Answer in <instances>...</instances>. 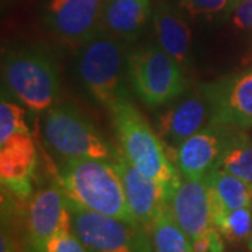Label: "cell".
Here are the masks:
<instances>
[{"mask_svg": "<svg viewBox=\"0 0 252 252\" xmlns=\"http://www.w3.org/2000/svg\"><path fill=\"white\" fill-rule=\"evenodd\" d=\"M3 81L27 108L48 111L59 94L58 72L51 58L39 49H16L3 56Z\"/></svg>", "mask_w": 252, "mask_h": 252, "instance_id": "5", "label": "cell"}, {"mask_svg": "<svg viewBox=\"0 0 252 252\" xmlns=\"http://www.w3.org/2000/svg\"><path fill=\"white\" fill-rule=\"evenodd\" d=\"M152 20L157 45L181 64H185L192 45V31L185 18L172 6L160 3L153 10Z\"/></svg>", "mask_w": 252, "mask_h": 252, "instance_id": "17", "label": "cell"}, {"mask_svg": "<svg viewBox=\"0 0 252 252\" xmlns=\"http://www.w3.org/2000/svg\"><path fill=\"white\" fill-rule=\"evenodd\" d=\"M230 23L238 31L252 32V0H240L230 17ZM247 61H252V54Z\"/></svg>", "mask_w": 252, "mask_h": 252, "instance_id": "26", "label": "cell"}, {"mask_svg": "<svg viewBox=\"0 0 252 252\" xmlns=\"http://www.w3.org/2000/svg\"><path fill=\"white\" fill-rule=\"evenodd\" d=\"M234 129L209 124L174 150V161L181 175L188 180H205L219 167L225 144Z\"/></svg>", "mask_w": 252, "mask_h": 252, "instance_id": "10", "label": "cell"}, {"mask_svg": "<svg viewBox=\"0 0 252 252\" xmlns=\"http://www.w3.org/2000/svg\"><path fill=\"white\" fill-rule=\"evenodd\" d=\"M23 132H30L26 124V112L17 104L7 101L4 95L0 104V142Z\"/></svg>", "mask_w": 252, "mask_h": 252, "instance_id": "23", "label": "cell"}, {"mask_svg": "<svg viewBox=\"0 0 252 252\" xmlns=\"http://www.w3.org/2000/svg\"><path fill=\"white\" fill-rule=\"evenodd\" d=\"M210 107V122L248 130L252 127V66L199 86Z\"/></svg>", "mask_w": 252, "mask_h": 252, "instance_id": "8", "label": "cell"}, {"mask_svg": "<svg viewBox=\"0 0 252 252\" xmlns=\"http://www.w3.org/2000/svg\"><path fill=\"white\" fill-rule=\"evenodd\" d=\"M0 252H13L10 240L6 237L4 231H1V237H0Z\"/></svg>", "mask_w": 252, "mask_h": 252, "instance_id": "27", "label": "cell"}, {"mask_svg": "<svg viewBox=\"0 0 252 252\" xmlns=\"http://www.w3.org/2000/svg\"><path fill=\"white\" fill-rule=\"evenodd\" d=\"M42 130L46 143L64 160H114L117 157L118 152L112 150L90 121L72 105L61 104L48 109Z\"/></svg>", "mask_w": 252, "mask_h": 252, "instance_id": "6", "label": "cell"}, {"mask_svg": "<svg viewBox=\"0 0 252 252\" xmlns=\"http://www.w3.org/2000/svg\"><path fill=\"white\" fill-rule=\"evenodd\" d=\"M213 227L230 244L247 245L252 251V206L225 210L215 217Z\"/></svg>", "mask_w": 252, "mask_h": 252, "instance_id": "21", "label": "cell"}, {"mask_svg": "<svg viewBox=\"0 0 252 252\" xmlns=\"http://www.w3.org/2000/svg\"><path fill=\"white\" fill-rule=\"evenodd\" d=\"M205 180L213 196L227 210L252 206V187L241 178L221 168H215Z\"/></svg>", "mask_w": 252, "mask_h": 252, "instance_id": "18", "label": "cell"}, {"mask_svg": "<svg viewBox=\"0 0 252 252\" xmlns=\"http://www.w3.org/2000/svg\"><path fill=\"white\" fill-rule=\"evenodd\" d=\"M105 0H48L44 18L58 38L83 45L101 31Z\"/></svg>", "mask_w": 252, "mask_h": 252, "instance_id": "9", "label": "cell"}, {"mask_svg": "<svg viewBox=\"0 0 252 252\" xmlns=\"http://www.w3.org/2000/svg\"><path fill=\"white\" fill-rule=\"evenodd\" d=\"M36 150L30 132H23L0 142L1 185L17 198L31 195V180L35 171Z\"/></svg>", "mask_w": 252, "mask_h": 252, "instance_id": "14", "label": "cell"}, {"mask_svg": "<svg viewBox=\"0 0 252 252\" xmlns=\"http://www.w3.org/2000/svg\"><path fill=\"white\" fill-rule=\"evenodd\" d=\"M39 252H91L74 231H63L54 235Z\"/></svg>", "mask_w": 252, "mask_h": 252, "instance_id": "24", "label": "cell"}, {"mask_svg": "<svg viewBox=\"0 0 252 252\" xmlns=\"http://www.w3.org/2000/svg\"><path fill=\"white\" fill-rule=\"evenodd\" d=\"M81 83L93 98L111 112L129 97L127 67L121 39L99 31L81 45L77 62Z\"/></svg>", "mask_w": 252, "mask_h": 252, "instance_id": "3", "label": "cell"}, {"mask_svg": "<svg viewBox=\"0 0 252 252\" xmlns=\"http://www.w3.org/2000/svg\"><path fill=\"white\" fill-rule=\"evenodd\" d=\"M67 199V198H66ZM73 231L91 252H154L149 231L67 200Z\"/></svg>", "mask_w": 252, "mask_h": 252, "instance_id": "7", "label": "cell"}, {"mask_svg": "<svg viewBox=\"0 0 252 252\" xmlns=\"http://www.w3.org/2000/svg\"><path fill=\"white\" fill-rule=\"evenodd\" d=\"M240 0H178V6L189 17L225 20L231 17Z\"/></svg>", "mask_w": 252, "mask_h": 252, "instance_id": "22", "label": "cell"}, {"mask_svg": "<svg viewBox=\"0 0 252 252\" xmlns=\"http://www.w3.org/2000/svg\"><path fill=\"white\" fill-rule=\"evenodd\" d=\"M111 118L119 137L121 152L139 171L157 181L171 200L182 181L177 164L171 160V149L149 125L132 99L112 109Z\"/></svg>", "mask_w": 252, "mask_h": 252, "instance_id": "2", "label": "cell"}, {"mask_svg": "<svg viewBox=\"0 0 252 252\" xmlns=\"http://www.w3.org/2000/svg\"><path fill=\"white\" fill-rule=\"evenodd\" d=\"M247 132H248V133H250V136H251V137H252V127H251V129H248Z\"/></svg>", "mask_w": 252, "mask_h": 252, "instance_id": "28", "label": "cell"}, {"mask_svg": "<svg viewBox=\"0 0 252 252\" xmlns=\"http://www.w3.org/2000/svg\"><path fill=\"white\" fill-rule=\"evenodd\" d=\"M209 124L210 107L199 90L182 97L177 104L164 111L157 119L156 132L172 152Z\"/></svg>", "mask_w": 252, "mask_h": 252, "instance_id": "13", "label": "cell"}, {"mask_svg": "<svg viewBox=\"0 0 252 252\" xmlns=\"http://www.w3.org/2000/svg\"><path fill=\"white\" fill-rule=\"evenodd\" d=\"M170 207L175 221L192 238L213 227L212 193L206 180L181 181Z\"/></svg>", "mask_w": 252, "mask_h": 252, "instance_id": "15", "label": "cell"}, {"mask_svg": "<svg viewBox=\"0 0 252 252\" xmlns=\"http://www.w3.org/2000/svg\"><path fill=\"white\" fill-rule=\"evenodd\" d=\"M127 80L149 108H160L184 95L187 77L182 64L160 46H144L126 56Z\"/></svg>", "mask_w": 252, "mask_h": 252, "instance_id": "4", "label": "cell"}, {"mask_svg": "<svg viewBox=\"0 0 252 252\" xmlns=\"http://www.w3.org/2000/svg\"><path fill=\"white\" fill-rule=\"evenodd\" d=\"M252 187V137L247 130L234 129L225 144L219 167Z\"/></svg>", "mask_w": 252, "mask_h": 252, "instance_id": "19", "label": "cell"}, {"mask_svg": "<svg viewBox=\"0 0 252 252\" xmlns=\"http://www.w3.org/2000/svg\"><path fill=\"white\" fill-rule=\"evenodd\" d=\"M153 16L150 0H105L101 31L121 41H135Z\"/></svg>", "mask_w": 252, "mask_h": 252, "instance_id": "16", "label": "cell"}, {"mask_svg": "<svg viewBox=\"0 0 252 252\" xmlns=\"http://www.w3.org/2000/svg\"><path fill=\"white\" fill-rule=\"evenodd\" d=\"M150 235L154 252H193L190 237L175 221L170 206L156 220Z\"/></svg>", "mask_w": 252, "mask_h": 252, "instance_id": "20", "label": "cell"}, {"mask_svg": "<svg viewBox=\"0 0 252 252\" xmlns=\"http://www.w3.org/2000/svg\"><path fill=\"white\" fill-rule=\"evenodd\" d=\"M58 187L77 206L140 225L127 205L117 162L105 158L64 160Z\"/></svg>", "mask_w": 252, "mask_h": 252, "instance_id": "1", "label": "cell"}, {"mask_svg": "<svg viewBox=\"0 0 252 252\" xmlns=\"http://www.w3.org/2000/svg\"><path fill=\"white\" fill-rule=\"evenodd\" d=\"M192 247L193 252H224V237L216 227H212L192 238Z\"/></svg>", "mask_w": 252, "mask_h": 252, "instance_id": "25", "label": "cell"}, {"mask_svg": "<svg viewBox=\"0 0 252 252\" xmlns=\"http://www.w3.org/2000/svg\"><path fill=\"white\" fill-rule=\"evenodd\" d=\"M27 223L34 252H39L54 235L72 231V216L62 189L54 185L38 190L30 200Z\"/></svg>", "mask_w": 252, "mask_h": 252, "instance_id": "12", "label": "cell"}, {"mask_svg": "<svg viewBox=\"0 0 252 252\" xmlns=\"http://www.w3.org/2000/svg\"><path fill=\"white\" fill-rule=\"evenodd\" d=\"M114 161L117 162L118 170L121 172L126 200L133 216L139 224L152 233L156 220L165 207L170 206L171 200L167 192L157 181L139 171L133 164H130L121 150L117 153Z\"/></svg>", "mask_w": 252, "mask_h": 252, "instance_id": "11", "label": "cell"}]
</instances>
